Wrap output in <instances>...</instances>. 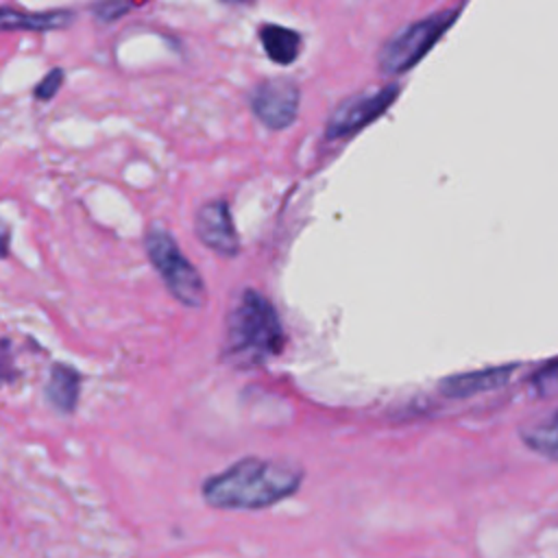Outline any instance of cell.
Returning a JSON list of instances; mask_svg holds the SVG:
<instances>
[{
  "label": "cell",
  "mask_w": 558,
  "mask_h": 558,
  "mask_svg": "<svg viewBox=\"0 0 558 558\" xmlns=\"http://www.w3.org/2000/svg\"><path fill=\"white\" fill-rule=\"evenodd\" d=\"M303 469L266 458H242L203 482V499L220 510H262L299 490Z\"/></svg>",
  "instance_id": "obj_1"
},
{
  "label": "cell",
  "mask_w": 558,
  "mask_h": 558,
  "mask_svg": "<svg viewBox=\"0 0 558 558\" xmlns=\"http://www.w3.org/2000/svg\"><path fill=\"white\" fill-rule=\"evenodd\" d=\"M286 333L275 305L257 290H244L227 314L225 351L244 366L266 362L283 351Z\"/></svg>",
  "instance_id": "obj_2"
},
{
  "label": "cell",
  "mask_w": 558,
  "mask_h": 558,
  "mask_svg": "<svg viewBox=\"0 0 558 558\" xmlns=\"http://www.w3.org/2000/svg\"><path fill=\"white\" fill-rule=\"evenodd\" d=\"M144 248L153 268L163 279L168 292L185 307H201L207 301V288L196 266L183 255L177 240L159 225L144 235Z\"/></svg>",
  "instance_id": "obj_3"
},
{
  "label": "cell",
  "mask_w": 558,
  "mask_h": 558,
  "mask_svg": "<svg viewBox=\"0 0 558 558\" xmlns=\"http://www.w3.org/2000/svg\"><path fill=\"white\" fill-rule=\"evenodd\" d=\"M460 9L436 11L427 17L403 24L395 31L377 52V68L381 74L397 76L414 68L427 50L442 37V33L453 24Z\"/></svg>",
  "instance_id": "obj_4"
},
{
  "label": "cell",
  "mask_w": 558,
  "mask_h": 558,
  "mask_svg": "<svg viewBox=\"0 0 558 558\" xmlns=\"http://www.w3.org/2000/svg\"><path fill=\"white\" fill-rule=\"evenodd\" d=\"M399 96V85H379L371 89H362L336 105V109L329 113L325 124V137L327 140H340L347 135L357 133L366 124H371L375 118H379Z\"/></svg>",
  "instance_id": "obj_5"
},
{
  "label": "cell",
  "mask_w": 558,
  "mask_h": 558,
  "mask_svg": "<svg viewBox=\"0 0 558 558\" xmlns=\"http://www.w3.org/2000/svg\"><path fill=\"white\" fill-rule=\"evenodd\" d=\"M301 89L288 76L264 78L251 92L253 116L270 131L288 129L299 113Z\"/></svg>",
  "instance_id": "obj_6"
},
{
  "label": "cell",
  "mask_w": 558,
  "mask_h": 558,
  "mask_svg": "<svg viewBox=\"0 0 558 558\" xmlns=\"http://www.w3.org/2000/svg\"><path fill=\"white\" fill-rule=\"evenodd\" d=\"M194 229L198 240L218 255L233 257L240 251V235L225 201H207L196 209Z\"/></svg>",
  "instance_id": "obj_7"
},
{
  "label": "cell",
  "mask_w": 558,
  "mask_h": 558,
  "mask_svg": "<svg viewBox=\"0 0 558 558\" xmlns=\"http://www.w3.org/2000/svg\"><path fill=\"white\" fill-rule=\"evenodd\" d=\"M76 13L70 9H52V11H20L9 4L0 11V26L4 31H59L74 22Z\"/></svg>",
  "instance_id": "obj_8"
},
{
  "label": "cell",
  "mask_w": 558,
  "mask_h": 558,
  "mask_svg": "<svg viewBox=\"0 0 558 558\" xmlns=\"http://www.w3.org/2000/svg\"><path fill=\"white\" fill-rule=\"evenodd\" d=\"M46 399L48 403L61 412V414H70L76 408L78 401V392H81V375L76 368L68 366V364H54L48 373V381H46Z\"/></svg>",
  "instance_id": "obj_9"
},
{
  "label": "cell",
  "mask_w": 558,
  "mask_h": 558,
  "mask_svg": "<svg viewBox=\"0 0 558 558\" xmlns=\"http://www.w3.org/2000/svg\"><path fill=\"white\" fill-rule=\"evenodd\" d=\"M510 371H512L510 366H499V368H484V371L451 375L440 381V392L447 397L460 399V397H469V395H475V392H482L488 388H497L508 379Z\"/></svg>",
  "instance_id": "obj_10"
},
{
  "label": "cell",
  "mask_w": 558,
  "mask_h": 558,
  "mask_svg": "<svg viewBox=\"0 0 558 558\" xmlns=\"http://www.w3.org/2000/svg\"><path fill=\"white\" fill-rule=\"evenodd\" d=\"M257 37L266 50V57L279 65H290L301 54V46H303L301 33L288 26L262 24L257 31Z\"/></svg>",
  "instance_id": "obj_11"
},
{
  "label": "cell",
  "mask_w": 558,
  "mask_h": 558,
  "mask_svg": "<svg viewBox=\"0 0 558 558\" xmlns=\"http://www.w3.org/2000/svg\"><path fill=\"white\" fill-rule=\"evenodd\" d=\"M521 438L536 453L549 460H558V410L545 416L543 421L523 427Z\"/></svg>",
  "instance_id": "obj_12"
},
{
  "label": "cell",
  "mask_w": 558,
  "mask_h": 558,
  "mask_svg": "<svg viewBox=\"0 0 558 558\" xmlns=\"http://www.w3.org/2000/svg\"><path fill=\"white\" fill-rule=\"evenodd\" d=\"M61 83H63V70H61V68L48 70L46 76H44V78L37 83V87H35V98L41 100V102L50 100V98L59 92Z\"/></svg>",
  "instance_id": "obj_13"
},
{
  "label": "cell",
  "mask_w": 558,
  "mask_h": 558,
  "mask_svg": "<svg viewBox=\"0 0 558 558\" xmlns=\"http://www.w3.org/2000/svg\"><path fill=\"white\" fill-rule=\"evenodd\" d=\"M135 4H129V2H98L92 7L94 15L98 22H113L118 17H122L126 11H131Z\"/></svg>",
  "instance_id": "obj_14"
},
{
  "label": "cell",
  "mask_w": 558,
  "mask_h": 558,
  "mask_svg": "<svg viewBox=\"0 0 558 558\" xmlns=\"http://www.w3.org/2000/svg\"><path fill=\"white\" fill-rule=\"evenodd\" d=\"M534 386L541 392H554L558 390V362L547 364L536 377H534Z\"/></svg>",
  "instance_id": "obj_15"
}]
</instances>
